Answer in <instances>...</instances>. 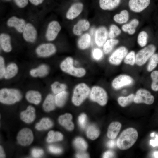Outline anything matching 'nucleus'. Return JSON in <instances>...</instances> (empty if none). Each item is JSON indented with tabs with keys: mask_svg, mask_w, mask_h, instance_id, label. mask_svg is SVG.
<instances>
[{
	"mask_svg": "<svg viewBox=\"0 0 158 158\" xmlns=\"http://www.w3.org/2000/svg\"><path fill=\"white\" fill-rule=\"evenodd\" d=\"M138 137V132L136 129L133 128H127L120 134L117 141V145L121 150H127L134 145Z\"/></svg>",
	"mask_w": 158,
	"mask_h": 158,
	"instance_id": "nucleus-1",
	"label": "nucleus"
},
{
	"mask_svg": "<svg viewBox=\"0 0 158 158\" xmlns=\"http://www.w3.org/2000/svg\"><path fill=\"white\" fill-rule=\"evenodd\" d=\"M60 68L63 72L71 76L81 78L86 74L85 69L83 68L75 67L73 65V60L71 57H67L63 60L60 64Z\"/></svg>",
	"mask_w": 158,
	"mask_h": 158,
	"instance_id": "nucleus-2",
	"label": "nucleus"
},
{
	"mask_svg": "<svg viewBox=\"0 0 158 158\" xmlns=\"http://www.w3.org/2000/svg\"><path fill=\"white\" fill-rule=\"evenodd\" d=\"M22 98V94L18 89L6 87L0 90V102L2 103L12 104L20 101Z\"/></svg>",
	"mask_w": 158,
	"mask_h": 158,
	"instance_id": "nucleus-3",
	"label": "nucleus"
},
{
	"mask_svg": "<svg viewBox=\"0 0 158 158\" xmlns=\"http://www.w3.org/2000/svg\"><path fill=\"white\" fill-rule=\"evenodd\" d=\"M90 89L85 83H81L77 84L75 87L72 97V102L75 105H80L89 95Z\"/></svg>",
	"mask_w": 158,
	"mask_h": 158,
	"instance_id": "nucleus-4",
	"label": "nucleus"
},
{
	"mask_svg": "<svg viewBox=\"0 0 158 158\" xmlns=\"http://www.w3.org/2000/svg\"><path fill=\"white\" fill-rule=\"evenodd\" d=\"M156 47L153 44H150L140 50L135 54V64L140 66L143 65L154 53Z\"/></svg>",
	"mask_w": 158,
	"mask_h": 158,
	"instance_id": "nucleus-5",
	"label": "nucleus"
},
{
	"mask_svg": "<svg viewBox=\"0 0 158 158\" xmlns=\"http://www.w3.org/2000/svg\"><path fill=\"white\" fill-rule=\"evenodd\" d=\"M90 99L104 106L107 103L108 96L106 91L103 87L99 86H93L90 90L89 95Z\"/></svg>",
	"mask_w": 158,
	"mask_h": 158,
	"instance_id": "nucleus-6",
	"label": "nucleus"
},
{
	"mask_svg": "<svg viewBox=\"0 0 158 158\" xmlns=\"http://www.w3.org/2000/svg\"><path fill=\"white\" fill-rule=\"evenodd\" d=\"M154 101V97L150 92L146 89L140 88L136 91L133 102L136 104L144 103L151 105Z\"/></svg>",
	"mask_w": 158,
	"mask_h": 158,
	"instance_id": "nucleus-7",
	"label": "nucleus"
},
{
	"mask_svg": "<svg viewBox=\"0 0 158 158\" xmlns=\"http://www.w3.org/2000/svg\"><path fill=\"white\" fill-rule=\"evenodd\" d=\"M134 82L133 78L131 76L123 74L115 77L112 80L111 85L114 89L118 90L123 87L130 86Z\"/></svg>",
	"mask_w": 158,
	"mask_h": 158,
	"instance_id": "nucleus-8",
	"label": "nucleus"
},
{
	"mask_svg": "<svg viewBox=\"0 0 158 158\" xmlns=\"http://www.w3.org/2000/svg\"><path fill=\"white\" fill-rule=\"evenodd\" d=\"M128 53V49L126 47L121 46L116 49L109 56V61L112 65H118L121 63Z\"/></svg>",
	"mask_w": 158,
	"mask_h": 158,
	"instance_id": "nucleus-9",
	"label": "nucleus"
},
{
	"mask_svg": "<svg viewBox=\"0 0 158 158\" xmlns=\"http://www.w3.org/2000/svg\"><path fill=\"white\" fill-rule=\"evenodd\" d=\"M33 138L32 131L28 128H24L21 130L17 137L18 143L23 146L30 145L32 142Z\"/></svg>",
	"mask_w": 158,
	"mask_h": 158,
	"instance_id": "nucleus-10",
	"label": "nucleus"
},
{
	"mask_svg": "<svg viewBox=\"0 0 158 158\" xmlns=\"http://www.w3.org/2000/svg\"><path fill=\"white\" fill-rule=\"evenodd\" d=\"M56 51L55 45L51 43L42 44L36 48L37 55L41 57H47L54 54Z\"/></svg>",
	"mask_w": 158,
	"mask_h": 158,
	"instance_id": "nucleus-11",
	"label": "nucleus"
},
{
	"mask_svg": "<svg viewBox=\"0 0 158 158\" xmlns=\"http://www.w3.org/2000/svg\"><path fill=\"white\" fill-rule=\"evenodd\" d=\"M150 3L151 0H128V5L132 11L140 13L148 8Z\"/></svg>",
	"mask_w": 158,
	"mask_h": 158,
	"instance_id": "nucleus-12",
	"label": "nucleus"
},
{
	"mask_svg": "<svg viewBox=\"0 0 158 158\" xmlns=\"http://www.w3.org/2000/svg\"><path fill=\"white\" fill-rule=\"evenodd\" d=\"M61 28L59 23L56 21H53L49 24L46 34L47 39L52 41L56 37Z\"/></svg>",
	"mask_w": 158,
	"mask_h": 158,
	"instance_id": "nucleus-13",
	"label": "nucleus"
},
{
	"mask_svg": "<svg viewBox=\"0 0 158 158\" xmlns=\"http://www.w3.org/2000/svg\"><path fill=\"white\" fill-rule=\"evenodd\" d=\"M49 70V68L48 65L43 63L36 68L31 69L29 73L30 75L33 78H43L48 74Z\"/></svg>",
	"mask_w": 158,
	"mask_h": 158,
	"instance_id": "nucleus-14",
	"label": "nucleus"
},
{
	"mask_svg": "<svg viewBox=\"0 0 158 158\" xmlns=\"http://www.w3.org/2000/svg\"><path fill=\"white\" fill-rule=\"evenodd\" d=\"M108 32L106 28L103 26L99 27L96 30L95 34V42L99 47H103L108 36Z\"/></svg>",
	"mask_w": 158,
	"mask_h": 158,
	"instance_id": "nucleus-15",
	"label": "nucleus"
},
{
	"mask_svg": "<svg viewBox=\"0 0 158 158\" xmlns=\"http://www.w3.org/2000/svg\"><path fill=\"white\" fill-rule=\"evenodd\" d=\"M23 37L28 42H33L35 41L37 37V32L32 24L29 23L26 24L23 32Z\"/></svg>",
	"mask_w": 158,
	"mask_h": 158,
	"instance_id": "nucleus-16",
	"label": "nucleus"
},
{
	"mask_svg": "<svg viewBox=\"0 0 158 158\" xmlns=\"http://www.w3.org/2000/svg\"><path fill=\"white\" fill-rule=\"evenodd\" d=\"M83 6V4L81 2H78L73 4L67 12L66 18L70 20L76 18L82 11Z\"/></svg>",
	"mask_w": 158,
	"mask_h": 158,
	"instance_id": "nucleus-17",
	"label": "nucleus"
},
{
	"mask_svg": "<svg viewBox=\"0 0 158 158\" xmlns=\"http://www.w3.org/2000/svg\"><path fill=\"white\" fill-rule=\"evenodd\" d=\"M7 25L11 27H14L19 32H23L26 24L25 20L20 19L15 16H13L8 20Z\"/></svg>",
	"mask_w": 158,
	"mask_h": 158,
	"instance_id": "nucleus-18",
	"label": "nucleus"
},
{
	"mask_svg": "<svg viewBox=\"0 0 158 158\" xmlns=\"http://www.w3.org/2000/svg\"><path fill=\"white\" fill-rule=\"evenodd\" d=\"M90 25V23L87 20L85 19L80 20L73 26V32L76 35H80L83 32L88 30Z\"/></svg>",
	"mask_w": 158,
	"mask_h": 158,
	"instance_id": "nucleus-19",
	"label": "nucleus"
},
{
	"mask_svg": "<svg viewBox=\"0 0 158 158\" xmlns=\"http://www.w3.org/2000/svg\"><path fill=\"white\" fill-rule=\"evenodd\" d=\"M123 0H99L100 8L104 10H113L122 4Z\"/></svg>",
	"mask_w": 158,
	"mask_h": 158,
	"instance_id": "nucleus-20",
	"label": "nucleus"
},
{
	"mask_svg": "<svg viewBox=\"0 0 158 158\" xmlns=\"http://www.w3.org/2000/svg\"><path fill=\"white\" fill-rule=\"evenodd\" d=\"M35 117V109L32 106L29 105L26 110L20 114V118L22 121L26 123H30Z\"/></svg>",
	"mask_w": 158,
	"mask_h": 158,
	"instance_id": "nucleus-21",
	"label": "nucleus"
},
{
	"mask_svg": "<svg viewBox=\"0 0 158 158\" xmlns=\"http://www.w3.org/2000/svg\"><path fill=\"white\" fill-rule=\"evenodd\" d=\"M72 115L70 114L66 113L60 116L59 118V123L69 130H72L74 128V125L71 121Z\"/></svg>",
	"mask_w": 158,
	"mask_h": 158,
	"instance_id": "nucleus-22",
	"label": "nucleus"
},
{
	"mask_svg": "<svg viewBox=\"0 0 158 158\" xmlns=\"http://www.w3.org/2000/svg\"><path fill=\"white\" fill-rule=\"evenodd\" d=\"M18 72V67L16 63H10L6 66L4 78L6 80L11 79L16 75Z\"/></svg>",
	"mask_w": 158,
	"mask_h": 158,
	"instance_id": "nucleus-23",
	"label": "nucleus"
},
{
	"mask_svg": "<svg viewBox=\"0 0 158 158\" xmlns=\"http://www.w3.org/2000/svg\"><path fill=\"white\" fill-rule=\"evenodd\" d=\"M25 97L29 102L36 105H37L40 102L42 98L40 92L34 90L28 91L25 95Z\"/></svg>",
	"mask_w": 158,
	"mask_h": 158,
	"instance_id": "nucleus-24",
	"label": "nucleus"
},
{
	"mask_svg": "<svg viewBox=\"0 0 158 158\" xmlns=\"http://www.w3.org/2000/svg\"><path fill=\"white\" fill-rule=\"evenodd\" d=\"M121 124L118 122H114L109 125L107 132L108 137L111 139H115L118 135L121 127Z\"/></svg>",
	"mask_w": 158,
	"mask_h": 158,
	"instance_id": "nucleus-25",
	"label": "nucleus"
},
{
	"mask_svg": "<svg viewBox=\"0 0 158 158\" xmlns=\"http://www.w3.org/2000/svg\"><path fill=\"white\" fill-rule=\"evenodd\" d=\"M139 23V20L136 18H133L128 23L124 24L121 27L122 30L128 34L133 35L136 32V29Z\"/></svg>",
	"mask_w": 158,
	"mask_h": 158,
	"instance_id": "nucleus-26",
	"label": "nucleus"
},
{
	"mask_svg": "<svg viewBox=\"0 0 158 158\" xmlns=\"http://www.w3.org/2000/svg\"><path fill=\"white\" fill-rule=\"evenodd\" d=\"M0 44L1 49L4 51L9 52L11 51L12 47L11 38L8 35L4 33L0 35Z\"/></svg>",
	"mask_w": 158,
	"mask_h": 158,
	"instance_id": "nucleus-27",
	"label": "nucleus"
},
{
	"mask_svg": "<svg viewBox=\"0 0 158 158\" xmlns=\"http://www.w3.org/2000/svg\"><path fill=\"white\" fill-rule=\"evenodd\" d=\"M56 105L55 96L52 94H49L44 101L43 107L45 111L49 112L55 109Z\"/></svg>",
	"mask_w": 158,
	"mask_h": 158,
	"instance_id": "nucleus-28",
	"label": "nucleus"
},
{
	"mask_svg": "<svg viewBox=\"0 0 158 158\" xmlns=\"http://www.w3.org/2000/svg\"><path fill=\"white\" fill-rule=\"evenodd\" d=\"M91 42L90 35L87 33L82 35L79 39L78 45L79 49L85 50L88 48L90 46Z\"/></svg>",
	"mask_w": 158,
	"mask_h": 158,
	"instance_id": "nucleus-29",
	"label": "nucleus"
},
{
	"mask_svg": "<svg viewBox=\"0 0 158 158\" xmlns=\"http://www.w3.org/2000/svg\"><path fill=\"white\" fill-rule=\"evenodd\" d=\"M129 13L126 9L122 10L119 13L115 15L113 18V20L116 23L120 24L126 23L129 20Z\"/></svg>",
	"mask_w": 158,
	"mask_h": 158,
	"instance_id": "nucleus-30",
	"label": "nucleus"
},
{
	"mask_svg": "<svg viewBox=\"0 0 158 158\" xmlns=\"http://www.w3.org/2000/svg\"><path fill=\"white\" fill-rule=\"evenodd\" d=\"M119 40L117 39H110L107 40L103 47V51L105 54L109 53L112 50L114 47L119 42Z\"/></svg>",
	"mask_w": 158,
	"mask_h": 158,
	"instance_id": "nucleus-31",
	"label": "nucleus"
},
{
	"mask_svg": "<svg viewBox=\"0 0 158 158\" xmlns=\"http://www.w3.org/2000/svg\"><path fill=\"white\" fill-rule=\"evenodd\" d=\"M52 121L47 118H44L40 122L37 123L35 128L38 130H47L51 128L53 126Z\"/></svg>",
	"mask_w": 158,
	"mask_h": 158,
	"instance_id": "nucleus-32",
	"label": "nucleus"
},
{
	"mask_svg": "<svg viewBox=\"0 0 158 158\" xmlns=\"http://www.w3.org/2000/svg\"><path fill=\"white\" fill-rule=\"evenodd\" d=\"M135 95L131 94L127 96H121L118 99L119 104L122 107H125L134 102Z\"/></svg>",
	"mask_w": 158,
	"mask_h": 158,
	"instance_id": "nucleus-33",
	"label": "nucleus"
},
{
	"mask_svg": "<svg viewBox=\"0 0 158 158\" xmlns=\"http://www.w3.org/2000/svg\"><path fill=\"white\" fill-rule=\"evenodd\" d=\"M68 95V92L66 90L56 94L55 96L56 105L59 107H62L66 100Z\"/></svg>",
	"mask_w": 158,
	"mask_h": 158,
	"instance_id": "nucleus-34",
	"label": "nucleus"
},
{
	"mask_svg": "<svg viewBox=\"0 0 158 158\" xmlns=\"http://www.w3.org/2000/svg\"><path fill=\"white\" fill-rule=\"evenodd\" d=\"M50 87L52 92L56 95L66 90L67 87L66 84L58 81L54 82L51 84Z\"/></svg>",
	"mask_w": 158,
	"mask_h": 158,
	"instance_id": "nucleus-35",
	"label": "nucleus"
},
{
	"mask_svg": "<svg viewBox=\"0 0 158 158\" xmlns=\"http://www.w3.org/2000/svg\"><path fill=\"white\" fill-rule=\"evenodd\" d=\"M63 138V135L60 132L51 130L48 133L47 141L48 142L51 143L61 140Z\"/></svg>",
	"mask_w": 158,
	"mask_h": 158,
	"instance_id": "nucleus-36",
	"label": "nucleus"
},
{
	"mask_svg": "<svg viewBox=\"0 0 158 158\" xmlns=\"http://www.w3.org/2000/svg\"><path fill=\"white\" fill-rule=\"evenodd\" d=\"M87 134L89 138L92 140H94L99 136L100 131L96 126L94 125H91L88 128Z\"/></svg>",
	"mask_w": 158,
	"mask_h": 158,
	"instance_id": "nucleus-37",
	"label": "nucleus"
},
{
	"mask_svg": "<svg viewBox=\"0 0 158 158\" xmlns=\"http://www.w3.org/2000/svg\"><path fill=\"white\" fill-rule=\"evenodd\" d=\"M148 35L147 33L145 31H142L138 34L137 41L138 45L141 47H145L147 45Z\"/></svg>",
	"mask_w": 158,
	"mask_h": 158,
	"instance_id": "nucleus-38",
	"label": "nucleus"
},
{
	"mask_svg": "<svg viewBox=\"0 0 158 158\" xmlns=\"http://www.w3.org/2000/svg\"><path fill=\"white\" fill-rule=\"evenodd\" d=\"M158 64V54L154 53L150 58L147 67V70L149 72L152 71L157 66Z\"/></svg>",
	"mask_w": 158,
	"mask_h": 158,
	"instance_id": "nucleus-39",
	"label": "nucleus"
},
{
	"mask_svg": "<svg viewBox=\"0 0 158 158\" xmlns=\"http://www.w3.org/2000/svg\"><path fill=\"white\" fill-rule=\"evenodd\" d=\"M75 146L78 150L84 151L87 148V144L86 141L82 138L78 137L74 141Z\"/></svg>",
	"mask_w": 158,
	"mask_h": 158,
	"instance_id": "nucleus-40",
	"label": "nucleus"
},
{
	"mask_svg": "<svg viewBox=\"0 0 158 158\" xmlns=\"http://www.w3.org/2000/svg\"><path fill=\"white\" fill-rule=\"evenodd\" d=\"M120 29L115 24H111L109 28L108 36L110 39L115 38L121 33Z\"/></svg>",
	"mask_w": 158,
	"mask_h": 158,
	"instance_id": "nucleus-41",
	"label": "nucleus"
},
{
	"mask_svg": "<svg viewBox=\"0 0 158 158\" xmlns=\"http://www.w3.org/2000/svg\"><path fill=\"white\" fill-rule=\"evenodd\" d=\"M135 54L134 51L128 53L124 59L125 63L130 66H133L135 64Z\"/></svg>",
	"mask_w": 158,
	"mask_h": 158,
	"instance_id": "nucleus-42",
	"label": "nucleus"
},
{
	"mask_svg": "<svg viewBox=\"0 0 158 158\" xmlns=\"http://www.w3.org/2000/svg\"><path fill=\"white\" fill-rule=\"evenodd\" d=\"M6 66L4 57L2 56H0V78L2 79L4 78L5 73Z\"/></svg>",
	"mask_w": 158,
	"mask_h": 158,
	"instance_id": "nucleus-43",
	"label": "nucleus"
},
{
	"mask_svg": "<svg viewBox=\"0 0 158 158\" xmlns=\"http://www.w3.org/2000/svg\"><path fill=\"white\" fill-rule=\"evenodd\" d=\"M78 122L80 127L84 128L86 126L87 118L86 115L84 114H81L78 117Z\"/></svg>",
	"mask_w": 158,
	"mask_h": 158,
	"instance_id": "nucleus-44",
	"label": "nucleus"
},
{
	"mask_svg": "<svg viewBox=\"0 0 158 158\" xmlns=\"http://www.w3.org/2000/svg\"><path fill=\"white\" fill-rule=\"evenodd\" d=\"M92 55L94 59L96 60H99L102 57L103 52L99 48H95L92 51Z\"/></svg>",
	"mask_w": 158,
	"mask_h": 158,
	"instance_id": "nucleus-45",
	"label": "nucleus"
},
{
	"mask_svg": "<svg viewBox=\"0 0 158 158\" xmlns=\"http://www.w3.org/2000/svg\"><path fill=\"white\" fill-rule=\"evenodd\" d=\"M44 153L42 150L40 149L34 148L32 151V154L34 158H39L42 156Z\"/></svg>",
	"mask_w": 158,
	"mask_h": 158,
	"instance_id": "nucleus-46",
	"label": "nucleus"
},
{
	"mask_svg": "<svg viewBox=\"0 0 158 158\" xmlns=\"http://www.w3.org/2000/svg\"><path fill=\"white\" fill-rule=\"evenodd\" d=\"M48 149L50 152L55 154H60L62 152L61 148L53 145L49 146Z\"/></svg>",
	"mask_w": 158,
	"mask_h": 158,
	"instance_id": "nucleus-47",
	"label": "nucleus"
},
{
	"mask_svg": "<svg viewBox=\"0 0 158 158\" xmlns=\"http://www.w3.org/2000/svg\"><path fill=\"white\" fill-rule=\"evenodd\" d=\"M16 4L20 8L25 7L28 4V0H14Z\"/></svg>",
	"mask_w": 158,
	"mask_h": 158,
	"instance_id": "nucleus-48",
	"label": "nucleus"
},
{
	"mask_svg": "<svg viewBox=\"0 0 158 158\" xmlns=\"http://www.w3.org/2000/svg\"><path fill=\"white\" fill-rule=\"evenodd\" d=\"M151 87L153 91H158V78L152 80Z\"/></svg>",
	"mask_w": 158,
	"mask_h": 158,
	"instance_id": "nucleus-49",
	"label": "nucleus"
},
{
	"mask_svg": "<svg viewBox=\"0 0 158 158\" xmlns=\"http://www.w3.org/2000/svg\"><path fill=\"white\" fill-rule=\"evenodd\" d=\"M114 156V152L111 150L107 151L104 154L103 158H112Z\"/></svg>",
	"mask_w": 158,
	"mask_h": 158,
	"instance_id": "nucleus-50",
	"label": "nucleus"
},
{
	"mask_svg": "<svg viewBox=\"0 0 158 158\" xmlns=\"http://www.w3.org/2000/svg\"><path fill=\"white\" fill-rule=\"evenodd\" d=\"M150 76L152 80L158 78V71L154 70L152 71Z\"/></svg>",
	"mask_w": 158,
	"mask_h": 158,
	"instance_id": "nucleus-51",
	"label": "nucleus"
},
{
	"mask_svg": "<svg viewBox=\"0 0 158 158\" xmlns=\"http://www.w3.org/2000/svg\"><path fill=\"white\" fill-rule=\"evenodd\" d=\"M150 144L153 147H154L158 145V135H156V138L154 140H150Z\"/></svg>",
	"mask_w": 158,
	"mask_h": 158,
	"instance_id": "nucleus-52",
	"label": "nucleus"
},
{
	"mask_svg": "<svg viewBox=\"0 0 158 158\" xmlns=\"http://www.w3.org/2000/svg\"><path fill=\"white\" fill-rule=\"evenodd\" d=\"M116 143L115 140L113 139L109 141L107 143V146L109 148H114L116 145Z\"/></svg>",
	"mask_w": 158,
	"mask_h": 158,
	"instance_id": "nucleus-53",
	"label": "nucleus"
},
{
	"mask_svg": "<svg viewBox=\"0 0 158 158\" xmlns=\"http://www.w3.org/2000/svg\"><path fill=\"white\" fill-rule=\"evenodd\" d=\"M77 158H88L89 156L88 154L84 152H80L77 153L76 155Z\"/></svg>",
	"mask_w": 158,
	"mask_h": 158,
	"instance_id": "nucleus-54",
	"label": "nucleus"
},
{
	"mask_svg": "<svg viewBox=\"0 0 158 158\" xmlns=\"http://www.w3.org/2000/svg\"><path fill=\"white\" fill-rule=\"evenodd\" d=\"M32 4L35 5H38L42 4L44 0H29Z\"/></svg>",
	"mask_w": 158,
	"mask_h": 158,
	"instance_id": "nucleus-55",
	"label": "nucleus"
},
{
	"mask_svg": "<svg viewBox=\"0 0 158 158\" xmlns=\"http://www.w3.org/2000/svg\"><path fill=\"white\" fill-rule=\"evenodd\" d=\"M5 154L4 153V150L1 146H0V158H5Z\"/></svg>",
	"mask_w": 158,
	"mask_h": 158,
	"instance_id": "nucleus-56",
	"label": "nucleus"
},
{
	"mask_svg": "<svg viewBox=\"0 0 158 158\" xmlns=\"http://www.w3.org/2000/svg\"><path fill=\"white\" fill-rule=\"evenodd\" d=\"M154 155L155 158H158V151L155 152Z\"/></svg>",
	"mask_w": 158,
	"mask_h": 158,
	"instance_id": "nucleus-57",
	"label": "nucleus"
},
{
	"mask_svg": "<svg viewBox=\"0 0 158 158\" xmlns=\"http://www.w3.org/2000/svg\"><path fill=\"white\" fill-rule=\"evenodd\" d=\"M154 133H152L150 134L151 137H154Z\"/></svg>",
	"mask_w": 158,
	"mask_h": 158,
	"instance_id": "nucleus-58",
	"label": "nucleus"
}]
</instances>
